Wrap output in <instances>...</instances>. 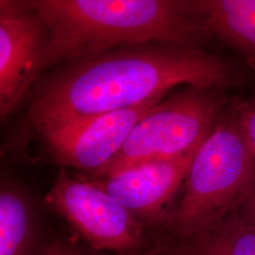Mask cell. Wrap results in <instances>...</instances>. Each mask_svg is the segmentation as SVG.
I'll return each instance as SVG.
<instances>
[{
	"instance_id": "6da1fadb",
	"label": "cell",
	"mask_w": 255,
	"mask_h": 255,
	"mask_svg": "<svg viewBox=\"0 0 255 255\" xmlns=\"http://www.w3.org/2000/svg\"><path fill=\"white\" fill-rule=\"evenodd\" d=\"M237 80L228 62L198 47L144 44L65 62L38 84L25 125L47 128L130 109L184 84L223 91Z\"/></svg>"
},
{
	"instance_id": "7a4b0ae2",
	"label": "cell",
	"mask_w": 255,
	"mask_h": 255,
	"mask_svg": "<svg viewBox=\"0 0 255 255\" xmlns=\"http://www.w3.org/2000/svg\"><path fill=\"white\" fill-rule=\"evenodd\" d=\"M46 26L47 68L144 44L198 47L212 35L191 1L28 0Z\"/></svg>"
},
{
	"instance_id": "3957f363",
	"label": "cell",
	"mask_w": 255,
	"mask_h": 255,
	"mask_svg": "<svg viewBox=\"0 0 255 255\" xmlns=\"http://www.w3.org/2000/svg\"><path fill=\"white\" fill-rule=\"evenodd\" d=\"M255 186V157L233 111H224L195 156L165 225L191 239L219 224Z\"/></svg>"
},
{
	"instance_id": "277c9868",
	"label": "cell",
	"mask_w": 255,
	"mask_h": 255,
	"mask_svg": "<svg viewBox=\"0 0 255 255\" xmlns=\"http://www.w3.org/2000/svg\"><path fill=\"white\" fill-rule=\"evenodd\" d=\"M224 105L221 90L186 86L158 103L141 119L118 155L95 177L188 151L209 135L224 112Z\"/></svg>"
},
{
	"instance_id": "5b68a950",
	"label": "cell",
	"mask_w": 255,
	"mask_h": 255,
	"mask_svg": "<svg viewBox=\"0 0 255 255\" xmlns=\"http://www.w3.org/2000/svg\"><path fill=\"white\" fill-rule=\"evenodd\" d=\"M45 202L95 251L119 255L155 245L152 230L81 174L62 168Z\"/></svg>"
},
{
	"instance_id": "8992f818",
	"label": "cell",
	"mask_w": 255,
	"mask_h": 255,
	"mask_svg": "<svg viewBox=\"0 0 255 255\" xmlns=\"http://www.w3.org/2000/svg\"><path fill=\"white\" fill-rule=\"evenodd\" d=\"M164 100L38 130L46 154L62 168L95 177L118 155L137 123Z\"/></svg>"
},
{
	"instance_id": "52a82bcc",
	"label": "cell",
	"mask_w": 255,
	"mask_h": 255,
	"mask_svg": "<svg viewBox=\"0 0 255 255\" xmlns=\"http://www.w3.org/2000/svg\"><path fill=\"white\" fill-rule=\"evenodd\" d=\"M46 26L27 1H0V117L6 119L47 69Z\"/></svg>"
},
{
	"instance_id": "ba28073f",
	"label": "cell",
	"mask_w": 255,
	"mask_h": 255,
	"mask_svg": "<svg viewBox=\"0 0 255 255\" xmlns=\"http://www.w3.org/2000/svg\"><path fill=\"white\" fill-rule=\"evenodd\" d=\"M204 140L182 154L151 161L118 173L101 177L81 175L107 193L147 228L154 230L165 225L172 211L171 203L183 186Z\"/></svg>"
},
{
	"instance_id": "9c48e42d",
	"label": "cell",
	"mask_w": 255,
	"mask_h": 255,
	"mask_svg": "<svg viewBox=\"0 0 255 255\" xmlns=\"http://www.w3.org/2000/svg\"><path fill=\"white\" fill-rule=\"evenodd\" d=\"M193 4L211 34L255 61V0H193Z\"/></svg>"
},
{
	"instance_id": "30bf717a",
	"label": "cell",
	"mask_w": 255,
	"mask_h": 255,
	"mask_svg": "<svg viewBox=\"0 0 255 255\" xmlns=\"http://www.w3.org/2000/svg\"><path fill=\"white\" fill-rule=\"evenodd\" d=\"M39 230L26 195L10 182L0 189V255H39Z\"/></svg>"
},
{
	"instance_id": "8fae6325",
	"label": "cell",
	"mask_w": 255,
	"mask_h": 255,
	"mask_svg": "<svg viewBox=\"0 0 255 255\" xmlns=\"http://www.w3.org/2000/svg\"><path fill=\"white\" fill-rule=\"evenodd\" d=\"M196 255H255V226L250 221L223 219L189 239Z\"/></svg>"
},
{
	"instance_id": "7c38bea8",
	"label": "cell",
	"mask_w": 255,
	"mask_h": 255,
	"mask_svg": "<svg viewBox=\"0 0 255 255\" xmlns=\"http://www.w3.org/2000/svg\"><path fill=\"white\" fill-rule=\"evenodd\" d=\"M232 111L255 157V99L237 103Z\"/></svg>"
},
{
	"instance_id": "4fadbf2b",
	"label": "cell",
	"mask_w": 255,
	"mask_h": 255,
	"mask_svg": "<svg viewBox=\"0 0 255 255\" xmlns=\"http://www.w3.org/2000/svg\"><path fill=\"white\" fill-rule=\"evenodd\" d=\"M39 255H90L68 239H51L44 243Z\"/></svg>"
},
{
	"instance_id": "5bb4252c",
	"label": "cell",
	"mask_w": 255,
	"mask_h": 255,
	"mask_svg": "<svg viewBox=\"0 0 255 255\" xmlns=\"http://www.w3.org/2000/svg\"><path fill=\"white\" fill-rule=\"evenodd\" d=\"M116 255H163L162 251L158 248L157 245L148 247L143 250H138L134 252H129V253H124V254H119Z\"/></svg>"
},
{
	"instance_id": "9a60e30c",
	"label": "cell",
	"mask_w": 255,
	"mask_h": 255,
	"mask_svg": "<svg viewBox=\"0 0 255 255\" xmlns=\"http://www.w3.org/2000/svg\"><path fill=\"white\" fill-rule=\"evenodd\" d=\"M248 201V210H249V216L250 221L255 226V186L246 198Z\"/></svg>"
},
{
	"instance_id": "2e32d148",
	"label": "cell",
	"mask_w": 255,
	"mask_h": 255,
	"mask_svg": "<svg viewBox=\"0 0 255 255\" xmlns=\"http://www.w3.org/2000/svg\"><path fill=\"white\" fill-rule=\"evenodd\" d=\"M162 254L163 255H196L188 249H177L174 251H166V252L162 251Z\"/></svg>"
},
{
	"instance_id": "e0dca14e",
	"label": "cell",
	"mask_w": 255,
	"mask_h": 255,
	"mask_svg": "<svg viewBox=\"0 0 255 255\" xmlns=\"http://www.w3.org/2000/svg\"><path fill=\"white\" fill-rule=\"evenodd\" d=\"M248 64L250 65V67L253 69V70H255V60H253V59H249L248 60Z\"/></svg>"
}]
</instances>
